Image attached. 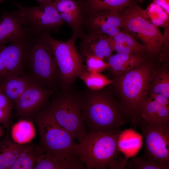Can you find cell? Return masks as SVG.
<instances>
[{"label":"cell","instance_id":"6da1fadb","mask_svg":"<svg viewBox=\"0 0 169 169\" xmlns=\"http://www.w3.org/2000/svg\"><path fill=\"white\" fill-rule=\"evenodd\" d=\"M48 34L27 33L23 39L22 64L24 76L31 83L56 92L60 89L59 70Z\"/></svg>","mask_w":169,"mask_h":169},{"label":"cell","instance_id":"7a4b0ae2","mask_svg":"<svg viewBox=\"0 0 169 169\" xmlns=\"http://www.w3.org/2000/svg\"><path fill=\"white\" fill-rule=\"evenodd\" d=\"M120 128L90 132L78 143V156L87 169L126 168L117 146Z\"/></svg>","mask_w":169,"mask_h":169},{"label":"cell","instance_id":"3957f363","mask_svg":"<svg viewBox=\"0 0 169 169\" xmlns=\"http://www.w3.org/2000/svg\"><path fill=\"white\" fill-rule=\"evenodd\" d=\"M101 89L87 87L82 92V117L89 132L115 130L131 122L130 116L124 113L114 99Z\"/></svg>","mask_w":169,"mask_h":169},{"label":"cell","instance_id":"277c9868","mask_svg":"<svg viewBox=\"0 0 169 169\" xmlns=\"http://www.w3.org/2000/svg\"><path fill=\"white\" fill-rule=\"evenodd\" d=\"M137 3L133 1L120 13L123 17L120 29L136 34L151 57L163 58L169 47V31L165 30L162 34L159 27L150 21L146 9Z\"/></svg>","mask_w":169,"mask_h":169},{"label":"cell","instance_id":"5b68a950","mask_svg":"<svg viewBox=\"0 0 169 169\" xmlns=\"http://www.w3.org/2000/svg\"><path fill=\"white\" fill-rule=\"evenodd\" d=\"M82 92L72 86L59 89L45 106L54 120L79 141L87 135L82 115Z\"/></svg>","mask_w":169,"mask_h":169},{"label":"cell","instance_id":"8992f818","mask_svg":"<svg viewBox=\"0 0 169 169\" xmlns=\"http://www.w3.org/2000/svg\"><path fill=\"white\" fill-rule=\"evenodd\" d=\"M32 120L38 129V146L44 153L59 159L78 156V143L68 131L54 120L45 106L33 117Z\"/></svg>","mask_w":169,"mask_h":169},{"label":"cell","instance_id":"52a82bcc","mask_svg":"<svg viewBox=\"0 0 169 169\" xmlns=\"http://www.w3.org/2000/svg\"><path fill=\"white\" fill-rule=\"evenodd\" d=\"M143 63L126 72L119 79L117 84L132 123L147 96L149 83L151 76L150 66L143 64Z\"/></svg>","mask_w":169,"mask_h":169},{"label":"cell","instance_id":"ba28073f","mask_svg":"<svg viewBox=\"0 0 169 169\" xmlns=\"http://www.w3.org/2000/svg\"><path fill=\"white\" fill-rule=\"evenodd\" d=\"M47 38L53 48L59 69L60 89H65L72 86L77 77L87 71L81 55L75 45L76 39L72 37L63 41L52 37Z\"/></svg>","mask_w":169,"mask_h":169},{"label":"cell","instance_id":"9c48e42d","mask_svg":"<svg viewBox=\"0 0 169 169\" xmlns=\"http://www.w3.org/2000/svg\"><path fill=\"white\" fill-rule=\"evenodd\" d=\"M52 1L38 6H15L21 23L27 33L32 34L58 32L64 23Z\"/></svg>","mask_w":169,"mask_h":169},{"label":"cell","instance_id":"30bf717a","mask_svg":"<svg viewBox=\"0 0 169 169\" xmlns=\"http://www.w3.org/2000/svg\"><path fill=\"white\" fill-rule=\"evenodd\" d=\"M145 140V155L164 169L169 168V124L139 127Z\"/></svg>","mask_w":169,"mask_h":169},{"label":"cell","instance_id":"8fae6325","mask_svg":"<svg viewBox=\"0 0 169 169\" xmlns=\"http://www.w3.org/2000/svg\"><path fill=\"white\" fill-rule=\"evenodd\" d=\"M83 29L87 34L115 35L120 30L123 17L120 13L109 11L83 12Z\"/></svg>","mask_w":169,"mask_h":169},{"label":"cell","instance_id":"7c38bea8","mask_svg":"<svg viewBox=\"0 0 169 169\" xmlns=\"http://www.w3.org/2000/svg\"><path fill=\"white\" fill-rule=\"evenodd\" d=\"M54 93L32 83L15 104L16 115L19 119L32 120L33 117L45 106Z\"/></svg>","mask_w":169,"mask_h":169},{"label":"cell","instance_id":"4fadbf2b","mask_svg":"<svg viewBox=\"0 0 169 169\" xmlns=\"http://www.w3.org/2000/svg\"><path fill=\"white\" fill-rule=\"evenodd\" d=\"M23 40L0 48V81L13 76H24L22 64Z\"/></svg>","mask_w":169,"mask_h":169},{"label":"cell","instance_id":"5bb4252c","mask_svg":"<svg viewBox=\"0 0 169 169\" xmlns=\"http://www.w3.org/2000/svg\"><path fill=\"white\" fill-rule=\"evenodd\" d=\"M52 3L64 23L72 29V37L81 38L84 32V13L80 2L76 0H53Z\"/></svg>","mask_w":169,"mask_h":169},{"label":"cell","instance_id":"9a60e30c","mask_svg":"<svg viewBox=\"0 0 169 169\" xmlns=\"http://www.w3.org/2000/svg\"><path fill=\"white\" fill-rule=\"evenodd\" d=\"M169 124V106L158 104L147 96L141 104L134 121V127L144 125Z\"/></svg>","mask_w":169,"mask_h":169},{"label":"cell","instance_id":"2e32d148","mask_svg":"<svg viewBox=\"0 0 169 169\" xmlns=\"http://www.w3.org/2000/svg\"><path fill=\"white\" fill-rule=\"evenodd\" d=\"M27 33L17 10L2 11L0 19V48L8 42L23 40Z\"/></svg>","mask_w":169,"mask_h":169},{"label":"cell","instance_id":"e0dca14e","mask_svg":"<svg viewBox=\"0 0 169 169\" xmlns=\"http://www.w3.org/2000/svg\"><path fill=\"white\" fill-rule=\"evenodd\" d=\"M109 37L105 35L85 34L81 39V52L83 56L93 55L107 59L113 52Z\"/></svg>","mask_w":169,"mask_h":169},{"label":"cell","instance_id":"ac0fdd59","mask_svg":"<svg viewBox=\"0 0 169 169\" xmlns=\"http://www.w3.org/2000/svg\"><path fill=\"white\" fill-rule=\"evenodd\" d=\"M108 40L112 52L142 56L147 53L143 45L123 29L120 30L114 36L109 37Z\"/></svg>","mask_w":169,"mask_h":169},{"label":"cell","instance_id":"d6986e66","mask_svg":"<svg viewBox=\"0 0 169 169\" xmlns=\"http://www.w3.org/2000/svg\"><path fill=\"white\" fill-rule=\"evenodd\" d=\"M143 143L142 135L131 128L121 131L118 138V149L127 160L137 154Z\"/></svg>","mask_w":169,"mask_h":169},{"label":"cell","instance_id":"ffe728a7","mask_svg":"<svg viewBox=\"0 0 169 169\" xmlns=\"http://www.w3.org/2000/svg\"><path fill=\"white\" fill-rule=\"evenodd\" d=\"M86 167L78 156L59 159L43 153L38 158L34 169H85Z\"/></svg>","mask_w":169,"mask_h":169},{"label":"cell","instance_id":"44dd1931","mask_svg":"<svg viewBox=\"0 0 169 169\" xmlns=\"http://www.w3.org/2000/svg\"><path fill=\"white\" fill-rule=\"evenodd\" d=\"M145 60L144 56L117 53L107 59L108 68L117 74L126 73L138 66Z\"/></svg>","mask_w":169,"mask_h":169},{"label":"cell","instance_id":"7402d4cb","mask_svg":"<svg viewBox=\"0 0 169 169\" xmlns=\"http://www.w3.org/2000/svg\"><path fill=\"white\" fill-rule=\"evenodd\" d=\"M25 145L15 142L9 137L0 141V169H11Z\"/></svg>","mask_w":169,"mask_h":169},{"label":"cell","instance_id":"603a6c76","mask_svg":"<svg viewBox=\"0 0 169 169\" xmlns=\"http://www.w3.org/2000/svg\"><path fill=\"white\" fill-rule=\"evenodd\" d=\"M32 83L25 77L13 76L0 81V89L15 105L20 96Z\"/></svg>","mask_w":169,"mask_h":169},{"label":"cell","instance_id":"cb8c5ba5","mask_svg":"<svg viewBox=\"0 0 169 169\" xmlns=\"http://www.w3.org/2000/svg\"><path fill=\"white\" fill-rule=\"evenodd\" d=\"M43 153L38 145L33 143L25 144L11 169H34L38 158Z\"/></svg>","mask_w":169,"mask_h":169},{"label":"cell","instance_id":"d4e9b609","mask_svg":"<svg viewBox=\"0 0 169 169\" xmlns=\"http://www.w3.org/2000/svg\"><path fill=\"white\" fill-rule=\"evenodd\" d=\"M133 0H84L83 11L109 10L120 13Z\"/></svg>","mask_w":169,"mask_h":169},{"label":"cell","instance_id":"484cf974","mask_svg":"<svg viewBox=\"0 0 169 169\" xmlns=\"http://www.w3.org/2000/svg\"><path fill=\"white\" fill-rule=\"evenodd\" d=\"M11 138L20 144L29 143L36 135V131L32 120L19 119L11 128Z\"/></svg>","mask_w":169,"mask_h":169},{"label":"cell","instance_id":"4316f807","mask_svg":"<svg viewBox=\"0 0 169 169\" xmlns=\"http://www.w3.org/2000/svg\"><path fill=\"white\" fill-rule=\"evenodd\" d=\"M78 77L84 81L88 88L93 90H101L114 83L113 80L100 73L86 71L80 74Z\"/></svg>","mask_w":169,"mask_h":169},{"label":"cell","instance_id":"83f0119b","mask_svg":"<svg viewBox=\"0 0 169 169\" xmlns=\"http://www.w3.org/2000/svg\"><path fill=\"white\" fill-rule=\"evenodd\" d=\"M14 105L0 89V124L6 129L10 125L12 110Z\"/></svg>","mask_w":169,"mask_h":169},{"label":"cell","instance_id":"f1b7e54d","mask_svg":"<svg viewBox=\"0 0 169 169\" xmlns=\"http://www.w3.org/2000/svg\"><path fill=\"white\" fill-rule=\"evenodd\" d=\"M127 161L126 166L133 169H164L152 159L145 155L141 157L134 156Z\"/></svg>","mask_w":169,"mask_h":169},{"label":"cell","instance_id":"f546056e","mask_svg":"<svg viewBox=\"0 0 169 169\" xmlns=\"http://www.w3.org/2000/svg\"><path fill=\"white\" fill-rule=\"evenodd\" d=\"M157 74L152 84L151 93L162 95L169 99V74L165 71H162Z\"/></svg>","mask_w":169,"mask_h":169},{"label":"cell","instance_id":"4dcf8cb0","mask_svg":"<svg viewBox=\"0 0 169 169\" xmlns=\"http://www.w3.org/2000/svg\"><path fill=\"white\" fill-rule=\"evenodd\" d=\"M86 67L88 72L91 73H100L109 65L104 59L93 55H86Z\"/></svg>","mask_w":169,"mask_h":169},{"label":"cell","instance_id":"1f68e13d","mask_svg":"<svg viewBox=\"0 0 169 169\" xmlns=\"http://www.w3.org/2000/svg\"><path fill=\"white\" fill-rule=\"evenodd\" d=\"M149 97L161 105L169 106V99L162 95L151 93Z\"/></svg>","mask_w":169,"mask_h":169},{"label":"cell","instance_id":"d6a6232c","mask_svg":"<svg viewBox=\"0 0 169 169\" xmlns=\"http://www.w3.org/2000/svg\"><path fill=\"white\" fill-rule=\"evenodd\" d=\"M153 3L161 7L169 14V0H152Z\"/></svg>","mask_w":169,"mask_h":169},{"label":"cell","instance_id":"836d02e7","mask_svg":"<svg viewBox=\"0 0 169 169\" xmlns=\"http://www.w3.org/2000/svg\"><path fill=\"white\" fill-rule=\"evenodd\" d=\"M159 17L164 22L169 24V14L164 10L158 14Z\"/></svg>","mask_w":169,"mask_h":169},{"label":"cell","instance_id":"e575fe53","mask_svg":"<svg viewBox=\"0 0 169 169\" xmlns=\"http://www.w3.org/2000/svg\"><path fill=\"white\" fill-rule=\"evenodd\" d=\"M40 4H42L52 1L53 0H37Z\"/></svg>","mask_w":169,"mask_h":169},{"label":"cell","instance_id":"d590c367","mask_svg":"<svg viewBox=\"0 0 169 169\" xmlns=\"http://www.w3.org/2000/svg\"><path fill=\"white\" fill-rule=\"evenodd\" d=\"M4 133V131L3 126L0 125V139L3 136Z\"/></svg>","mask_w":169,"mask_h":169},{"label":"cell","instance_id":"8d00e7d4","mask_svg":"<svg viewBox=\"0 0 169 169\" xmlns=\"http://www.w3.org/2000/svg\"><path fill=\"white\" fill-rule=\"evenodd\" d=\"M143 0H133V1L136 3H138L139 1H142Z\"/></svg>","mask_w":169,"mask_h":169},{"label":"cell","instance_id":"74e56055","mask_svg":"<svg viewBox=\"0 0 169 169\" xmlns=\"http://www.w3.org/2000/svg\"><path fill=\"white\" fill-rule=\"evenodd\" d=\"M7 0H0V4L3 1Z\"/></svg>","mask_w":169,"mask_h":169}]
</instances>
